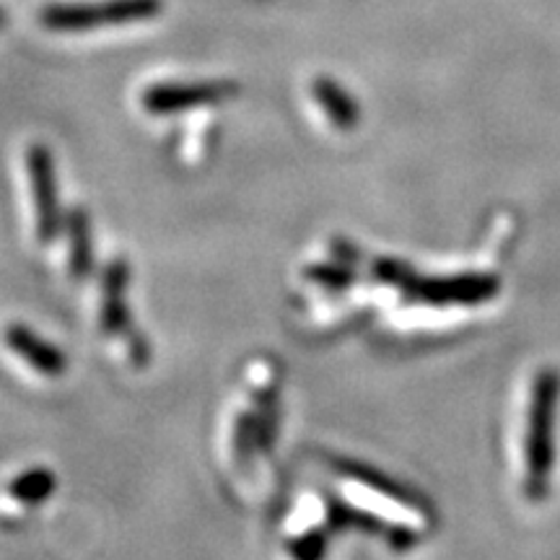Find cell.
<instances>
[{
    "label": "cell",
    "mask_w": 560,
    "mask_h": 560,
    "mask_svg": "<svg viewBox=\"0 0 560 560\" xmlns=\"http://www.w3.org/2000/svg\"><path fill=\"white\" fill-rule=\"evenodd\" d=\"M26 179H30L34 219H37V236L39 242H47L58 229V198H55L52 159L45 145H32L26 151Z\"/></svg>",
    "instance_id": "cell-1"
},
{
    "label": "cell",
    "mask_w": 560,
    "mask_h": 560,
    "mask_svg": "<svg viewBox=\"0 0 560 560\" xmlns=\"http://www.w3.org/2000/svg\"><path fill=\"white\" fill-rule=\"evenodd\" d=\"M125 291H128V265L112 262L102 278V327L107 335H125L132 338L130 319H128V301H125Z\"/></svg>",
    "instance_id": "cell-2"
},
{
    "label": "cell",
    "mask_w": 560,
    "mask_h": 560,
    "mask_svg": "<svg viewBox=\"0 0 560 560\" xmlns=\"http://www.w3.org/2000/svg\"><path fill=\"white\" fill-rule=\"evenodd\" d=\"M229 86H161L143 96V107L156 115H172V112L198 107V104L219 102L229 96Z\"/></svg>",
    "instance_id": "cell-4"
},
{
    "label": "cell",
    "mask_w": 560,
    "mask_h": 560,
    "mask_svg": "<svg viewBox=\"0 0 560 560\" xmlns=\"http://www.w3.org/2000/svg\"><path fill=\"white\" fill-rule=\"evenodd\" d=\"M68 252H66V272L73 280L86 278L91 268V240H89V223L81 210L68 215Z\"/></svg>",
    "instance_id": "cell-5"
},
{
    "label": "cell",
    "mask_w": 560,
    "mask_h": 560,
    "mask_svg": "<svg viewBox=\"0 0 560 560\" xmlns=\"http://www.w3.org/2000/svg\"><path fill=\"white\" fill-rule=\"evenodd\" d=\"M317 100L322 107H325L327 115H330V120L338 122V128H350V122H355V109L350 107L346 96H342L335 86H330V83H319Z\"/></svg>",
    "instance_id": "cell-8"
},
{
    "label": "cell",
    "mask_w": 560,
    "mask_h": 560,
    "mask_svg": "<svg viewBox=\"0 0 560 560\" xmlns=\"http://www.w3.org/2000/svg\"><path fill=\"white\" fill-rule=\"evenodd\" d=\"M5 346H9L21 361L30 363L39 376H50V380H55V376H60L62 371H66V359H62L60 350L52 348L47 340L37 338L30 327L11 325L9 330H5Z\"/></svg>",
    "instance_id": "cell-3"
},
{
    "label": "cell",
    "mask_w": 560,
    "mask_h": 560,
    "mask_svg": "<svg viewBox=\"0 0 560 560\" xmlns=\"http://www.w3.org/2000/svg\"><path fill=\"white\" fill-rule=\"evenodd\" d=\"M55 488L52 472L47 470H30L24 475H19L16 482L11 486V495L19 503H39L50 495V490Z\"/></svg>",
    "instance_id": "cell-6"
},
{
    "label": "cell",
    "mask_w": 560,
    "mask_h": 560,
    "mask_svg": "<svg viewBox=\"0 0 560 560\" xmlns=\"http://www.w3.org/2000/svg\"><path fill=\"white\" fill-rule=\"evenodd\" d=\"M138 13H143V9H104V19H112V21H120L125 16H138ZM102 16V13H100ZM100 16H91V11H58L50 16V24L55 26H66V30H79V26H94L100 24Z\"/></svg>",
    "instance_id": "cell-7"
}]
</instances>
